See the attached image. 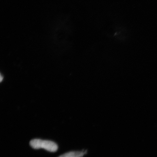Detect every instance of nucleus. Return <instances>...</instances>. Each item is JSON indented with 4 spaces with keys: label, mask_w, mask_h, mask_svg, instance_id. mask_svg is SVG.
I'll return each mask as SVG.
<instances>
[{
    "label": "nucleus",
    "mask_w": 157,
    "mask_h": 157,
    "mask_svg": "<svg viewBox=\"0 0 157 157\" xmlns=\"http://www.w3.org/2000/svg\"><path fill=\"white\" fill-rule=\"evenodd\" d=\"M2 77V76L1 75V82L2 81V80L3 78Z\"/></svg>",
    "instance_id": "7ed1b4c3"
},
{
    "label": "nucleus",
    "mask_w": 157,
    "mask_h": 157,
    "mask_svg": "<svg viewBox=\"0 0 157 157\" xmlns=\"http://www.w3.org/2000/svg\"><path fill=\"white\" fill-rule=\"evenodd\" d=\"M87 150L82 151H74L65 153L58 157H83L87 154Z\"/></svg>",
    "instance_id": "f03ea898"
},
{
    "label": "nucleus",
    "mask_w": 157,
    "mask_h": 157,
    "mask_svg": "<svg viewBox=\"0 0 157 157\" xmlns=\"http://www.w3.org/2000/svg\"><path fill=\"white\" fill-rule=\"evenodd\" d=\"M29 145L34 149L43 148L50 152H56L58 149V145L56 143L40 139H33L29 142Z\"/></svg>",
    "instance_id": "f257e3e1"
}]
</instances>
